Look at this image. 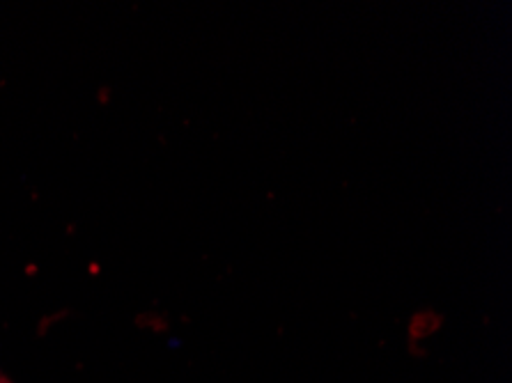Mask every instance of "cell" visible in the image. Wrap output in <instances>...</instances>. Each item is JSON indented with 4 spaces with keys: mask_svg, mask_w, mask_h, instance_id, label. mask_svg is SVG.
Segmentation results:
<instances>
[{
    "mask_svg": "<svg viewBox=\"0 0 512 383\" xmlns=\"http://www.w3.org/2000/svg\"><path fill=\"white\" fill-rule=\"evenodd\" d=\"M0 383H10V381H7V379H0Z\"/></svg>",
    "mask_w": 512,
    "mask_h": 383,
    "instance_id": "cell-1",
    "label": "cell"
}]
</instances>
